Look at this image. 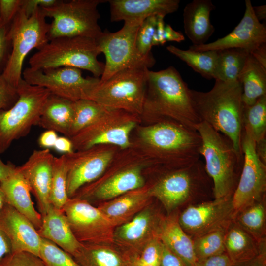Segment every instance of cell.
<instances>
[{
    "label": "cell",
    "instance_id": "6da1fadb",
    "mask_svg": "<svg viewBox=\"0 0 266 266\" xmlns=\"http://www.w3.org/2000/svg\"><path fill=\"white\" fill-rule=\"evenodd\" d=\"M144 114L154 122L170 120L194 130L201 122L193 107L190 89L171 66L158 71L148 70Z\"/></svg>",
    "mask_w": 266,
    "mask_h": 266
},
{
    "label": "cell",
    "instance_id": "7a4b0ae2",
    "mask_svg": "<svg viewBox=\"0 0 266 266\" xmlns=\"http://www.w3.org/2000/svg\"><path fill=\"white\" fill-rule=\"evenodd\" d=\"M242 93L239 81L229 83L215 80L213 88L205 92L190 89L193 107L201 122L229 138L241 156L244 110Z\"/></svg>",
    "mask_w": 266,
    "mask_h": 266
},
{
    "label": "cell",
    "instance_id": "3957f363",
    "mask_svg": "<svg viewBox=\"0 0 266 266\" xmlns=\"http://www.w3.org/2000/svg\"><path fill=\"white\" fill-rule=\"evenodd\" d=\"M163 167V173L149 187V193L168 214L213 197L212 180L200 159L186 165Z\"/></svg>",
    "mask_w": 266,
    "mask_h": 266
},
{
    "label": "cell",
    "instance_id": "277c9868",
    "mask_svg": "<svg viewBox=\"0 0 266 266\" xmlns=\"http://www.w3.org/2000/svg\"><path fill=\"white\" fill-rule=\"evenodd\" d=\"M139 134L157 165L180 166L200 159V134L177 122L165 120L153 123L140 128Z\"/></svg>",
    "mask_w": 266,
    "mask_h": 266
},
{
    "label": "cell",
    "instance_id": "5b68a950",
    "mask_svg": "<svg viewBox=\"0 0 266 266\" xmlns=\"http://www.w3.org/2000/svg\"><path fill=\"white\" fill-rule=\"evenodd\" d=\"M196 130L201 138L200 155L213 184L214 199L232 196L237 186L243 164V155L235 150L231 140L205 122Z\"/></svg>",
    "mask_w": 266,
    "mask_h": 266
},
{
    "label": "cell",
    "instance_id": "8992f818",
    "mask_svg": "<svg viewBox=\"0 0 266 266\" xmlns=\"http://www.w3.org/2000/svg\"><path fill=\"white\" fill-rule=\"evenodd\" d=\"M95 39L82 36H63L50 40L29 59L30 67L45 69L70 66L86 70L94 77L102 75L104 64Z\"/></svg>",
    "mask_w": 266,
    "mask_h": 266
},
{
    "label": "cell",
    "instance_id": "52a82bcc",
    "mask_svg": "<svg viewBox=\"0 0 266 266\" xmlns=\"http://www.w3.org/2000/svg\"><path fill=\"white\" fill-rule=\"evenodd\" d=\"M146 66L127 68L118 72L93 89L88 99L111 110H122L140 116L145 99Z\"/></svg>",
    "mask_w": 266,
    "mask_h": 266
},
{
    "label": "cell",
    "instance_id": "ba28073f",
    "mask_svg": "<svg viewBox=\"0 0 266 266\" xmlns=\"http://www.w3.org/2000/svg\"><path fill=\"white\" fill-rule=\"evenodd\" d=\"M41 7L30 16L20 8L9 26L8 34L12 50L7 66L2 74L13 87L17 88L22 79V66L25 57L33 49L38 50L48 41L50 24Z\"/></svg>",
    "mask_w": 266,
    "mask_h": 266
},
{
    "label": "cell",
    "instance_id": "9c48e42d",
    "mask_svg": "<svg viewBox=\"0 0 266 266\" xmlns=\"http://www.w3.org/2000/svg\"><path fill=\"white\" fill-rule=\"evenodd\" d=\"M19 98L14 105L0 111V154L12 143L26 136L38 125L43 105L50 94L46 89L32 85L23 78L17 87Z\"/></svg>",
    "mask_w": 266,
    "mask_h": 266
},
{
    "label": "cell",
    "instance_id": "30bf717a",
    "mask_svg": "<svg viewBox=\"0 0 266 266\" xmlns=\"http://www.w3.org/2000/svg\"><path fill=\"white\" fill-rule=\"evenodd\" d=\"M102 0H58L53 5L41 7L46 17L52 18L49 41L63 36H82L96 40L102 31L98 24V7Z\"/></svg>",
    "mask_w": 266,
    "mask_h": 266
},
{
    "label": "cell",
    "instance_id": "8fae6325",
    "mask_svg": "<svg viewBox=\"0 0 266 266\" xmlns=\"http://www.w3.org/2000/svg\"><path fill=\"white\" fill-rule=\"evenodd\" d=\"M141 24L124 22L123 27L118 31L111 33L106 30L96 40L100 53L105 57L100 81H104L125 69L138 66L149 68L154 65V58L142 57L136 47V34Z\"/></svg>",
    "mask_w": 266,
    "mask_h": 266
},
{
    "label": "cell",
    "instance_id": "7c38bea8",
    "mask_svg": "<svg viewBox=\"0 0 266 266\" xmlns=\"http://www.w3.org/2000/svg\"><path fill=\"white\" fill-rule=\"evenodd\" d=\"M139 116L122 110H109L70 138L74 150H84L98 145L129 147L130 134L136 127Z\"/></svg>",
    "mask_w": 266,
    "mask_h": 266
},
{
    "label": "cell",
    "instance_id": "4fadbf2b",
    "mask_svg": "<svg viewBox=\"0 0 266 266\" xmlns=\"http://www.w3.org/2000/svg\"><path fill=\"white\" fill-rule=\"evenodd\" d=\"M22 78L28 84L47 89L51 94L75 101L88 99L100 79L85 78L81 69L70 66L34 69L30 67L22 72Z\"/></svg>",
    "mask_w": 266,
    "mask_h": 266
},
{
    "label": "cell",
    "instance_id": "5bb4252c",
    "mask_svg": "<svg viewBox=\"0 0 266 266\" xmlns=\"http://www.w3.org/2000/svg\"><path fill=\"white\" fill-rule=\"evenodd\" d=\"M72 233L81 244H113L115 227L89 201L73 197L63 208Z\"/></svg>",
    "mask_w": 266,
    "mask_h": 266
},
{
    "label": "cell",
    "instance_id": "9a60e30c",
    "mask_svg": "<svg viewBox=\"0 0 266 266\" xmlns=\"http://www.w3.org/2000/svg\"><path fill=\"white\" fill-rule=\"evenodd\" d=\"M241 145L243 164L232 196L234 215L246 206L266 197V165L258 159L255 141L249 132L244 129Z\"/></svg>",
    "mask_w": 266,
    "mask_h": 266
},
{
    "label": "cell",
    "instance_id": "2e32d148",
    "mask_svg": "<svg viewBox=\"0 0 266 266\" xmlns=\"http://www.w3.org/2000/svg\"><path fill=\"white\" fill-rule=\"evenodd\" d=\"M112 148L98 145L63 154L67 168V192L71 198L83 186L95 182L113 159Z\"/></svg>",
    "mask_w": 266,
    "mask_h": 266
},
{
    "label": "cell",
    "instance_id": "e0dca14e",
    "mask_svg": "<svg viewBox=\"0 0 266 266\" xmlns=\"http://www.w3.org/2000/svg\"><path fill=\"white\" fill-rule=\"evenodd\" d=\"M232 196L192 204L179 213L181 227L193 239L226 227L233 219Z\"/></svg>",
    "mask_w": 266,
    "mask_h": 266
},
{
    "label": "cell",
    "instance_id": "ac0fdd59",
    "mask_svg": "<svg viewBox=\"0 0 266 266\" xmlns=\"http://www.w3.org/2000/svg\"><path fill=\"white\" fill-rule=\"evenodd\" d=\"M245 10L239 24L228 35L209 43L192 45L189 49L196 51L222 50L238 48L250 53L260 45L266 43V28L254 15L250 0H245Z\"/></svg>",
    "mask_w": 266,
    "mask_h": 266
},
{
    "label": "cell",
    "instance_id": "d6986e66",
    "mask_svg": "<svg viewBox=\"0 0 266 266\" xmlns=\"http://www.w3.org/2000/svg\"><path fill=\"white\" fill-rule=\"evenodd\" d=\"M163 215L148 206L127 222L115 228L113 243L122 247L125 253L139 255L146 244L158 236Z\"/></svg>",
    "mask_w": 266,
    "mask_h": 266
},
{
    "label": "cell",
    "instance_id": "ffe728a7",
    "mask_svg": "<svg viewBox=\"0 0 266 266\" xmlns=\"http://www.w3.org/2000/svg\"><path fill=\"white\" fill-rule=\"evenodd\" d=\"M54 158L49 149L34 150L27 161L18 166L36 198L42 216L50 205L49 198Z\"/></svg>",
    "mask_w": 266,
    "mask_h": 266
},
{
    "label": "cell",
    "instance_id": "44dd1931",
    "mask_svg": "<svg viewBox=\"0 0 266 266\" xmlns=\"http://www.w3.org/2000/svg\"><path fill=\"white\" fill-rule=\"evenodd\" d=\"M0 229L9 240L11 252L25 251L39 257L41 237L25 216L5 203L0 211Z\"/></svg>",
    "mask_w": 266,
    "mask_h": 266
},
{
    "label": "cell",
    "instance_id": "7402d4cb",
    "mask_svg": "<svg viewBox=\"0 0 266 266\" xmlns=\"http://www.w3.org/2000/svg\"><path fill=\"white\" fill-rule=\"evenodd\" d=\"M141 168L137 165L131 166L105 181L87 184L82 187L73 197L85 200L95 199L107 201L142 188L145 186V181Z\"/></svg>",
    "mask_w": 266,
    "mask_h": 266
},
{
    "label": "cell",
    "instance_id": "603a6c76",
    "mask_svg": "<svg viewBox=\"0 0 266 266\" xmlns=\"http://www.w3.org/2000/svg\"><path fill=\"white\" fill-rule=\"evenodd\" d=\"M111 22L142 23L152 16H163L176 11L179 0H109Z\"/></svg>",
    "mask_w": 266,
    "mask_h": 266
},
{
    "label": "cell",
    "instance_id": "cb8c5ba5",
    "mask_svg": "<svg viewBox=\"0 0 266 266\" xmlns=\"http://www.w3.org/2000/svg\"><path fill=\"white\" fill-rule=\"evenodd\" d=\"M152 199L149 187L144 186L107 200L98 207L116 228L149 206Z\"/></svg>",
    "mask_w": 266,
    "mask_h": 266
},
{
    "label": "cell",
    "instance_id": "d4e9b609",
    "mask_svg": "<svg viewBox=\"0 0 266 266\" xmlns=\"http://www.w3.org/2000/svg\"><path fill=\"white\" fill-rule=\"evenodd\" d=\"M37 232L41 238L51 241L73 257L82 245L74 235L63 210L51 204L42 216Z\"/></svg>",
    "mask_w": 266,
    "mask_h": 266
},
{
    "label": "cell",
    "instance_id": "484cf974",
    "mask_svg": "<svg viewBox=\"0 0 266 266\" xmlns=\"http://www.w3.org/2000/svg\"><path fill=\"white\" fill-rule=\"evenodd\" d=\"M177 212L163 215L160 223L158 237L161 242L188 266H195L193 239L181 227Z\"/></svg>",
    "mask_w": 266,
    "mask_h": 266
},
{
    "label": "cell",
    "instance_id": "4316f807",
    "mask_svg": "<svg viewBox=\"0 0 266 266\" xmlns=\"http://www.w3.org/2000/svg\"><path fill=\"white\" fill-rule=\"evenodd\" d=\"M215 6L211 0H194L183 10L185 33L194 46L205 44L215 29L210 19Z\"/></svg>",
    "mask_w": 266,
    "mask_h": 266
},
{
    "label": "cell",
    "instance_id": "83f0119b",
    "mask_svg": "<svg viewBox=\"0 0 266 266\" xmlns=\"http://www.w3.org/2000/svg\"><path fill=\"white\" fill-rule=\"evenodd\" d=\"M0 184L6 203L27 218L38 230L41 224L42 215L35 209L31 196V187L18 167Z\"/></svg>",
    "mask_w": 266,
    "mask_h": 266
},
{
    "label": "cell",
    "instance_id": "f1b7e54d",
    "mask_svg": "<svg viewBox=\"0 0 266 266\" xmlns=\"http://www.w3.org/2000/svg\"><path fill=\"white\" fill-rule=\"evenodd\" d=\"M266 246V241L258 243L233 219L226 228L225 251L236 265L246 262L258 255Z\"/></svg>",
    "mask_w": 266,
    "mask_h": 266
},
{
    "label": "cell",
    "instance_id": "f546056e",
    "mask_svg": "<svg viewBox=\"0 0 266 266\" xmlns=\"http://www.w3.org/2000/svg\"><path fill=\"white\" fill-rule=\"evenodd\" d=\"M73 102L50 93L42 108L38 125L68 137L74 115Z\"/></svg>",
    "mask_w": 266,
    "mask_h": 266
},
{
    "label": "cell",
    "instance_id": "4dcf8cb0",
    "mask_svg": "<svg viewBox=\"0 0 266 266\" xmlns=\"http://www.w3.org/2000/svg\"><path fill=\"white\" fill-rule=\"evenodd\" d=\"M242 89V100L244 106L254 104L266 95V69L250 54L239 76Z\"/></svg>",
    "mask_w": 266,
    "mask_h": 266
},
{
    "label": "cell",
    "instance_id": "1f68e13d",
    "mask_svg": "<svg viewBox=\"0 0 266 266\" xmlns=\"http://www.w3.org/2000/svg\"><path fill=\"white\" fill-rule=\"evenodd\" d=\"M73 258L81 266H129L125 253L112 244H82Z\"/></svg>",
    "mask_w": 266,
    "mask_h": 266
},
{
    "label": "cell",
    "instance_id": "d6a6232c",
    "mask_svg": "<svg viewBox=\"0 0 266 266\" xmlns=\"http://www.w3.org/2000/svg\"><path fill=\"white\" fill-rule=\"evenodd\" d=\"M233 220L258 243L266 241V197L236 212Z\"/></svg>",
    "mask_w": 266,
    "mask_h": 266
},
{
    "label": "cell",
    "instance_id": "836d02e7",
    "mask_svg": "<svg viewBox=\"0 0 266 266\" xmlns=\"http://www.w3.org/2000/svg\"><path fill=\"white\" fill-rule=\"evenodd\" d=\"M217 51L214 79L229 83L238 81L239 76L249 54V52L238 48Z\"/></svg>",
    "mask_w": 266,
    "mask_h": 266
},
{
    "label": "cell",
    "instance_id": "e575fe53",
    "mask_svg": "<svg viewBox=\"0 0 266 266\" xmlns=\"http://www.w3.org/2000/svg\"><path fill=\"white\" fill-rule=\"evenodd\" d=\"M166 49L186 63L203 77L207 79L214 78L218 56L217 51H196L190 49L183 50L173 45L167 46Z\"/></svg>",
    "mask_w": 266,
    "mask_h": 266
},
{
    "label": "cell",
    "instance_id": "d590c367",
    "mask_svg": "<svg viewBox=\"0 0 266 266\" xmlns=\"http://www.w3.org/2000/svg\"><path fill=\"white\" fill-rule=\"evenodd\" d=\"M74 118L68 138L91 125L109 110L89 99H81L73 102Z\"/></svg>",
    "mask_w": 266,
    "mask_h": 266
},
{
    "label": "cell",
    "instance_id": "8d00e7d4",
    "mask_svg": "<svg viewBox=\"0 0 266 266\" xmlns=\"http://www.w3.org/2000/svg\"><path fill=\"white\" fill-rule=\"evenodd\" d=\"M67 168L64 155L54 157L49 201L51 205L63 209L69 198L67 192Z\"/></svg>",
    "mask_w": 266,
    "mask_h": 266
},
{
    "label": "cell",
    "instance_id": "74e56055",
    "mask_svg": "<svg viewBox=\"0 0 266 266\" xmlns=\"http://www.w3.org/2000/svg\"><path fill=\"white\" fill-rule=\"evenodd\" d=\"M243 125L255 142L266 137V95L260 98L252 105H244Z\"/></svg>",
    "mask_w": 266,
    "mask_h": 266
},
{
    "label": "cell",
    "instance_id": "f35d334b",
    "mask_svg": "<svg viewBox=\"0 0 266 266\" xmlns=\"http://www.w3.org/2000/svg\"><path fill=\"white\" fill-rule=\"evenodd\" d=\"M226 227L192 239L194 253L197 261L225 252L224 235Z\"/></svg>",
    "mask_w": 266,
    "mask_h": 266
},
{
    "label": "cell",
    "instance_id": "ab89813d",
    "mask_svg": "<svg viewBox=\"0 0 266 266\" xmlns=\"http://www.w3.org/2000/svg\"><path fill=\"white\" fill-rule=\"evenodd\" d=\"M39 257L46 266H81L69 253L51 241L42 238Z\"/></svg>",
    "mask_w": 266,
    "mask_h": 266
},
{
    "label": "cell",
    "instance_id": "60d3db41",
    "mask_svg": "<svg viewBox=\"0 0 266 266\" xmlns=\"http://www.w3.org/2000/svg\"><path fill=\"white\" fill-rule=\"evenodd\" d=\"M157 16L145 19L140 24L136 37V47L138 53L147 58H154L151 50L157 23Z\"/></svg>",
    "mask_w": 266,
    "mask_h": 266
},
{
    "label": "cell",
    "instance_id": "b9f144b4",
    "mask_svg": "<svg viewBox=\"0 0 266 266\" xmlns=\"http://www.w3.org/2000/svg\"><path fill=\"white\" fill-rule=\"evenodd\" d=\"M0 266H46L41 258L30 252H11L0 261Z\"/></svg>",
    "mask_w": 266,
    "mask_h": 266
},
{
    "label": "cell",
    "instance_id": "7bdbcfd3",
    "mask_svg": "<svg viewBox=\"0 0 266 266\" xmlns=\"http://www.w3.org/2000/svg\"><path fill=\"white\" fill-rule=\"evenodd\" d=\"M162 249L163 243L158 236L146 244L137 255L143 262L154 266H159Z\"/></svg>",
    "mask_w": 266,
    "mask_h": 266
},
{
    "label": "cell",
    "instance_id": "ee69618b",
    "mask_svg": "<svg viewBox=\"0 0 266 266\" xmlns=\"http://www.w3.org/2000/svg\"><path fill=\"white\" fill-rule=\"evenodd\" d=\"M18 98L17 88L8 83L2 75H0V111L10 108Z\"/></svg>",
    "mask_w": 266,
    "mask_h": 266
},
{
    "label": "cell",
    "instance_id": "f6af8a7d",
    "mask_svg": "<svg viewBox=\"0 0 266 266\" xmlns=\"http://www.w3.org/2000/svg\"><path fill=\"white\" fill-rule=\"evenodd\" d=\"M9 25H0V75L8 63L11 50L12 42L8 34Z\"/></svg>",
    "mask_w": 266,
    "mask_h": 266
},
{
    "label": "cell",
    "instance_id": "bcb514c9",
    "mask_svg": "<svg viewBox=\"0 0 266 266\" xmlns=\"http://www.w3.org/2000/svg\"><path fill=\"white\" fill-rule=\"evenodd\" d=\"M22 0H0V18L2 24L9 25L21 8Z\"/></svg>",
    "mask_w": 266,
    "mask_h": 266
},
{
    "label": "cell",
    "instance_id": "7dc6e473",
    "mask_svg": "<svg viewBox=\"0 0 266 266\" xmlns=\"http://www.w3.org/2000/svg\"><path fill=\"white\" fill-rule=\"evenodd\" d=\"M227 253L213 256L197 261L195 266H235Z\"/></svg>",
    "mask_w": 266,
    "mask_h": 266
},
{
    "label": "cell",
    "instance_id": "c3c4849f",
    "mask_svg": "<svg viewBox=\"0 0 266 266\" xmlns=\"http://www.w3.org/2000/svg\"><path fill=\"white\" fill-rule=\"evenodd\" d=\"M57 1L58 0H22L21 8L26 15L29 17L38 8L51 6Z\"/></svg>",
    "mask_w": 266,
    "mask_h": 266
},
{
    "label": "cell",
    "instance_id": "681fc988",
    "mask_svg": "<svg viewBox=\"0 0 266 266\" xmlns=\"http://www.w3.org/2000/svg\"><path fill=\"white\" fill-rule=\"evenodd\" d=\"M159 266H188L163 243L162 257Z\"/></svg>",
    "mask_w": 266,
    "mask_h": 266
},
{
    "label": "cell",
    "instance_id": "f907efd6",
    "mask_svg": "<svg viewBox=\"0 0 266 266\" xmlns=\"http://www.w3.org/2000/svg\"><path fill=\"white\" fill-rule=\"evenodd\" d=\"M57 132L53 130H46L38 139L39 146L43 149L53 148L58 138Z\"/></svg>",
    "mask_w": 266,
    "mask_h": 266
},
{
    "label": "cell",
    "instance_id": "816d5d0a",
    "mask_svg": "<svg viewBox=\"0 0 266 266\" xmlns=\"http://www.w3.org/2000/svg\"><path fill=\"white\" fill-rule=\"evenodd\" d=\"M164 16H157V23L152 40V46L163 45L166 42L164 38V34L166 24Z\"/></svg>",
    "mask_w": 266,
    "mask_h": 266
},
{
    "label": "cell",
    "instance_id": "f5cc1de1",
    "mask_svg": "<svg viewBox=\"0 0 266 266\" xmlns=\"http://www.w3.org/2000/svg\"><path fill=\"white\" fill-rule=\"evenodd\" d=\"M53 148L56 151L64 153V154L74 151L70 139L65 136H58Z\"/></svg>",
    "mask_w": 266,
    "mask_h": 266
},
{
    "label": "cell",
    "instance_id": "db71d44e",
    "mask_svg": "<svg viewBox=\"0 0 266 266\" xmlns=\"http://www.w3.org/2000/svg\"><path fill=\"white\" fill-rule=\"evenodd\" d=\"M164 38L165 42L167 41L180 42L185 39V37L181 33L175 31L170 25L166 24Z\"/></svg>",
    "mask_w": 266,
    "mask_h": 266
},
{
    "label": "cell",
    "instance_id": "11a10c76",
    "mask_svg": "<svg viewBox=\"0 0 266 266\" xmlns=\"http://www.w3.org/2000/svg\"><path fill=\"white\" fill-rule=\"evenodd\" d=\"M236 266H266V246L262 248L255 257Z\"/></svg>",
    "mask_w": 266,
    "mask_h": 266
},
{
    "label": "cell",
    "instance_id": "9f6ffc18",
    "mask_svg": "<svg viewBox=\"0 0 266 266\" xmlns=\"http://www.w3.org/2000/svg\"><path fill=\"white\" fill-rule=\"evenodd\" d=\"M249 54L266 69V43L260 45Z\"/></svg>",
    "mask_w": 266,
    "mask_h": 266
},
{
    "label": "cell",
    "instance_id": "6f0895ef",
    "mask_svg": "<svg viewBox=\"0 0 266 266\" xmlns=\"http://www.w3.org/2000/svg\"><path fill=\"white\" fill-rule=\"evenodd\" d=\"M16 166L10 162L4 163L0 158V182L7 179L14 172Z\"/></svg>",
    "mask_w": 266,
    "mask_h": 266
},
{
    "label": "cell",
    "instance_id": "680465c9",
    "mask_svg": "<svg viewBox=\"0 0 266 266\" xmlns=\"http://www.w3.org/2000/svg\"><path fill=\"white\" fill-rule=\"evenodd\" d=\"M256 154L261 162L266 165V138L264 137L255 142Z\"/></svg>",
    "mask_w": 266,
    "mask_h": 266
},
{
    "label": "cell",
    "instance_id": "91938a15",
    "mask_svg": "<svg viewBox=\"0 0 266 266\" xmlns=\"http://www.w3.org/2000/svg\"><path fill=\"white\" fill-rule=\"evenodd\" d=\"M11 252V247L7 237L0 229V261L6 255Z\"/></svg>",
    "mask_w": 266,
    "mask_h": 266
},
{
    "label": "cell",
    "instance_id": "94428289",
    "mask_svg": "<svg viewBox=\"0 0 266 266\" xmlns=\"http://www.w3.org/2000/svg\"><path fill=\"white\" fill-rule=\"evenodd\" d=\"M124 253L126 255L129 266H154L141 261L137 255Z\"/></svg>",
    "mask_w": 266,
    "mask_h": 266
},
{
    "label": "cell",
    "instance_id": "6125c7cd",
    "mask_svg": "<svg viewBox=\"0 0 266 266\" xmlns=\"http://www.w3.org/2000/svg\"><path fill=\"white\" fill-rule=\"evenodd\" d=\"M254 13L257 19L260 20H265L266 18V5L253 6Z\"/></svg>",
    "mask_w": 266,
    "mask_h": 266
},
{
    "label": "cell",
    "instance_id": "be15d7a7",
    "mask_svg": "<svg viewBox=\"0 0 266 266\" xmlns=\"http://www.w3.org/2000/svg\"><path fill=\"white\" fill-rule=\"evenodd\" d=\"M6 203L5 197L0 184V211Z\"/></svg>",
    "mask_w": 266,
    "mask_h": 266
},
{
    "label": "cell",
    "instance_id": "e7e4bbea",
    "mask_svg": "<svg viewBox=\"0 0 266 266\" xmlns=\"http://www.w3.org/2000/svg\"><path fill=\"white\" fill-rule=\"evenodd\" d=\"M1 24H2V21L0 18V25H1Z\"/></svg>",
    "mask_w": 266,
    "mask_h": 266
},
{
    "label": "cell",
    "instance_id": "03108f58",
    "mask_svg": "<svg viewBox=\"0 0 266 266\" xmlns=\"http://www.w3.org/2000/svg\"></svg>",
    "mask_w": 266,
    "mask_h": 266
}]
</instances>
